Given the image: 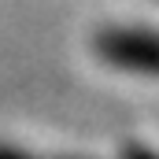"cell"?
<instances>
[{"label":"cell","instance_id":"cell-2","mask_svg":"<svg viewBox=\"0 0 159 159\" xmlns=\"http://www.w3.org/2000/svg\"><path fill=\"white\" fill-rule=\"evenodd\" d=\"M0 159H34L30 152H22V148H11V144H0Z\"/></svg>","mask_w":159,"mask_h":159},{"label":"cell","instance_id":"cell-1","mask_svg":"<svg viewBox=\"0 0 159 159\" xmlns=\"http://www.w3.org/2000/svg\"><path fill=\"white\" fill-rule=\"evenodd\" d=\"M96 56L111 67L137 70V74H159V30L144 26H107L96 34Z\"/></svg>","mask_w":159,"mask_h":159}]
</instances>
